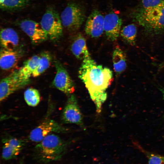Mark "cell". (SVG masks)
<instances>
[{
    "label": "cell",
    "mask_w": 164,
    "mask_h": 164,
    "mask_svg": "<svg viewBox=\"0 0 164 164\" xmlns=\"http://www.w3.org/2000/svg\"><path fill=\"white\" fill-rule=\"evenodd\" d=\"M24 98L28 105L34 107L37 106L40 102V94L36 89L29 88L24 92Z\"/></svg>",
    "instance_id": "7402d4cb"
},
{
    "label": "cell",
    "mask_w": 164,
    "mask_h": 164,
    "mask_svg": "<svg viewBox=\"0 0 164 164\" xmlns=\"http://www.w3.org/2000/svg\"><path fill=\"white\" fill-rule=\"evenodd\" d=\"M71 50L77 59L84 60L90 56L85 39L80 33L74 37L71 45Z\"/></svg>",
    "instance_id": "2e32d148"
},
{
    "label": "cell",
    "mask_w": 164,
    "mask_h": 164,
    "mask_svg": "<svg viewBox=\"0 0 164 164\" xmlns=\"http://www.w3.org/2000/svg\"><path fill=\"white\" fill-rule=\"evenodd\" d=\"M39 59L32 76L36 77L41 75L49 67L51 60L50 54L47 52H44L39 55Z\"/></svg>",
    "instance_id": "d6986e66"
},
{
    "label": "cell",
    "mask_w": 164,
    "mask_h": 164,
    "mask_svg": "<svg viewBox=\"0 0 164 164\" xmlns=\"http://www.w3.org/2000/svg\"><path fill=\"white\" fill-rule=\"evenodd\" d=\"M62 119L66 123L83 125V116L77 99L72 95L68 98L62 115Z\"/></svg>",
    "instance_id": "9c48e42d"
},
{
    "label": "cell",
    "mask_w": 164,
    "mask_h": 164,
    "mask_svg": "<svg viewBox=\"0 0 164 164\" xmlns=\"http://www.w3.org/2000/svg\"><path fill=\"white\" fill-rule=\"evenodd\" d=\"M60 18L63 26L68 30L74 31L79 29L85 19L83 8L77 3H69L62 12Z\"/></svg>",
    "instance_id": "5b68a950"
},
{
    "label": "cell",
    "mask_w": 164,
    "mask_h": 164,
    "mask_svg": "<svg viewBox=\"0 0 164 164\" xmlns=\"http://www.w3.org/2000/svg\"><path fill=\"white\" fill-rule=\"evenodd\" d=\"M30 79H25L19 75L17 70L3 78L0 83V101H2L15 92L30 83Z\"/></svg>",
    "instance_id": "8992f818"
},
{
    "label": "cell",
    "mask_w": 164,
    "mask_h": 164,
    "mask_svg": "<svg viewBox=\"0 0 164 164\" xmlns=\"http://www.w3.org/2000/svg\"><path fill=\"white\" fill-rule=\"evenodd\" d=\"M78 77L84 83L98 113L107 99L106 90L113 80L112 71L98 64L90 56L84 59L78 71Z\"/></svg>",
    "instance_id": "6da1fadb"
},
{
    "label": "cell",
    "mask_w": 164,
    "mask_h": 164,
    "mask_svg": "<svg viewBox=\"0 0 164 164\" xmlns=\"http://www.w3.org/2000/svg\"><path fill=\"white\" fill-rule=\"evenodd\" d=\"M0 42L3 48L9 50H15L19 43L18 34L12 28L2 29L0 32Z\"/></svg>",
    "instance_id": "9a60e30c"
},
{
    "label": "cell",
    "mask_w": 164,
    "mask_h": 164,
    "mask_svg": "<svg viewBox=\"0 0 164 164\" xmlns=\"http://www.w3.org/2000/svg\"><path fill=\"white\" fill-rule=\"evenodd\" d=\"M19 25L21 29L29 36L34 44L41 43L48 38L40 24L36 21L24 19L20 21Z\"/></svg>",
    "instance_id": "30bf717a"
},
{
    "label": "cell",
    "mask_w": 164,
    "mask_h": 164,
    "mask_svg": "<svg viewBox=\"0 0 164 164\" xmlns=\"http://www.w3.org/2000/svg\"><path fill=\"white\" fill-rule=\"evenodd\" d=\"M159 90L162 92L163 97V99L164 100V87H160Z\"/></svg>",
    "instance_id": "d4e9b609"
},
{
    "label": "cell",
    "mask_w": 164,
    "mask_h": 164,
    "mask_svg": "<svg viewBox=\"0 0 164 164\" xmlns=\"http://www.w3.org/2000/svg\"><path fill=\"white\" fill-rule=\"evenodd\" d=\"M134 15L136 21L148 34H158L164 31V2L152 9H141Z\"/></svg>",
    "instance_id": "3957f363"
},
{
    "label": "cell",
    "mask_w": 164,
    "mask_h": 164,
    "mask_svg": "<svg viewBox=\"0 0 164 164\" xmlns=\"http://www.w3.org/2000/svg\"><path fill=\"white\" fill-rule=\"evenodd\" d=\"M56 73L52 84L59 90L67 95H70L75 91L73 83L66 69L58 61L55 60Z\"/></svg>",
    "instance_id": "52a82bcc"
},
{
    "label": "cell",
    "mask_w": 164,
    "mask_h": 164,
    "mask_svg": "<svg viewBox=\"0 0 164 164\" xmlns=\"http://www.w3.org/2000/svg\"><path fill=\"white\" fill-rule=\"evenodd\" d=\"M149 164H164V156L158 155H148Z\"/></svg>",
    "instance_id": "cb8c5ba5"
},
{
    "label": "cell",
    "mask_w": 164,
    "mask_h": 164,
    "mask_svg": "<svg viewBox=\"0 0 164 164\" xmlns=\"http://www.w3.org/2000/svg\"><path fill=\"white\" fill-rule=\"evenodd\" d=\"M164 0H142V8L148 9L155 8L163 3Z\"/></svg>",
    "instance_id": "603a6c76"
},
{
    "label": "cell",
    "mask_w": 164,
    "mask_h": 164,
    "mask_svg": "<svg viewBox=\"0 0 164 164\" xmlns=\"http://www.w3.org/2000/svg\"><path fill=\"white\" fill-rule=\"evenodd\" d=\"M24 145L22 141L16 138L5 140L2 152V158L6 160L15 158L19 154Z\"/></svg>",
    "instance_id": "4fadbf2b"
},
{
    "label": "cell",
    "mask_w": 164,
    "mask_h": 164,
    "mask_svg": "<svg viewBox=\"0 0 164 164\" xmlns=\"http://www.w3.org/2000/svg\"><path fill=\"white\" fill-rule=\"evenodd\" d=\"M104 18L97 10H94L88 17L85 30L86 33L92 38H97L103 33Z\"/></svg>",
    "instance_id": "8fae6325"
},
{
    "label": "cell",
    "mask_w": 164,
    "mask_h": 164,
    "mask_svg": "<svg viewBox=\"0 0 164 164\" xmlns=\"http://www.w3.org/2000/svg\"><path fill=\"white\" fill-rule=\"evenodd\" d=\"M67 146L58 135L50 133L36 146L34 157L44 163L58 160L65 152Z\"/></svg>",
    "instance_id": "7a4b0ae2"
},
{
    "label": "cell",
    "mask_w": 164,
    "mask_h": 164,
    "mask_svg": "<svg viewBox=\"0 0 164 164\" xmlns=\"http://www.w3.org/2000/svg\"><path fill=\"white\" fill-rule=\"evenodd\" d=\"M112 60L116 75L119 76L126 69L127 63L126 55L121 49L119 47H116L113 52Z\"/></svg>",
    "instance_id": "e0dca14e"
},
{
    "label": "cell",
    "mask_w": 164,
    "mask_h": 164,
    "mask_svg": "<svg viewBox=\"0 0 164 164\" xmlns=\"http://www.w3.org/2000/svg\"><path fill=\"white\" fill-rule=\"evenodd\" d=\"M67 131L55 121L48 120L42 122L31 132L29 139L33 142H40L50 133L63 132Z\"/></svg>",
    "instance_id": "ba28073f"
},
{
    "label": "cell",
    "mask_w": 164,
    "mask_h": 164,
    "mask_svg": "<svg viewBox=\"0 0 164 164\" xmlns=\"http://www.w3.org/2000/svg\"><path fill=\"white\" fill-rule=\"evenodd\" d=\"M19 164H24V163L22 162V161H21L20 162Z\"/></svg>",
    "instance_id": "484cf974"
},
{
    "label": "cell",
    "mask_w": 164,
    "mask_h": 164,
    "mask_svg": "<svg viewBox=\"0 0 164 164\" xmlns=\"http://www.w3.org/2000/svg\"><path fill=\"white\" fill-rule=\"evenodd\" d=\"M31 0H0V7L4 10H14L26 6Z\"/></svg>",
    "instance_id": "44dd1931"
},
{
    "label": "cell",
    "mask_w": 164,
    "mask_h": 164,
    "mask_svg": "<svg viewBox=\"0 0 164 164\" xmlns=\"http://www.w3.org/2000/svg\"><path fill=\"white\" fill-rule=\"evenodd\" d=\"M39 58V56L34 55L26 60L22 66L17 70L19 76L23 79H30L37 67Z\"/></svg>",
    "instance_id": "ac0fdd59"
},
{
    "label": "cell",
    "mask_w": 164,
    "mask_h": 164,
    "mask_svg": "<svg viewBox=\"0 0 164 164\" xmlns=\"http://www.w3.org/2000/svg\"><path fill=\"white\" fill-rule=\"evenodd\" d=\"M137 29L133 24L128 25L124 27L121 32V35L123 39L129 44L135 45Z\"/></svg>",
    "instance_id": "ffe728a7"
},
{
    "label": "cell",
    "mask_w": 164,
    "mask_h": 164,
    "mask_svg": "<svg viewBox=\"0 0 164 164\" xmlns=\"http://www.w3.org/2000/svg\"><path fill=\"white\" fill-rule=\"evenodd\" d=\"M21 56L19 51L2 48L0 53V66L4 70L10 69L18 63Z\"/></svg>",
    "instance_id": "5bb4252c"
},
{
    "label": "cell",
    "mask_w": 164,
    "mask_h": 164,
    "mask_svg": "<svg viewBox=\"0 0 164 164\" xmlns=\"http://www.w3.org/2000/svg\"><path fill=\"white\" fill-rule=\"evenodd\" d=\"M122 20L116 14L111 12L104 17V30L108 39L114 41L118 37L122 25Z\"/></svg>",
    "instance_id": "7c38bea8"
},
{
    "label": "cell",
    "mask_w": 164,
    "mask_h": 164,
    "mask_svg": "<svg viewBox=\"0 0 164 164\" xmlns=\"http://www.w3.org/2000/svg\"><path fill=\"white\" fill-rule=\"evenodd\" d=\"M40 24L48 38L56 41L59 39L63 34V25L60 17L53 8H48L43 15Z\"/></svg>",
    "instance_id": "277c9868"
}]
</instances>
